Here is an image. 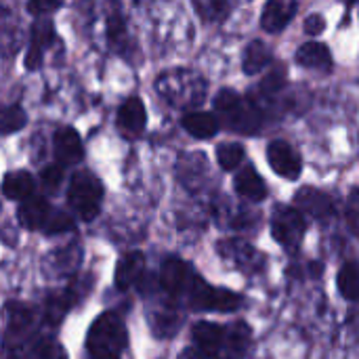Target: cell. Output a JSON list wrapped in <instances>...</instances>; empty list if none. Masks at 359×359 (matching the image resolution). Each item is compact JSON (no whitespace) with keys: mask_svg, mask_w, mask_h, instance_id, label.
<instances>
[{"mask_svg":"<svg viewBox=\"0 0 359 359\" xmlns=\"http://www.w3.org/2000/svg\"><path fill=\"white\" fill-rule=\"evenodd\" d=\"M181 359H215V358H212V355H206V353H202V351H185Z\"/></svg>","mask_w":359,"mask_h":359,"instance_id":"obj_34","label":"cell"},{"mask_svg":"<svg viewBox=\"0 0 359 359\" xmlns=\"http://www.w3.org/2000/svg\"><path fill=\"white\" fill-rule=\"evenodd\" d=\"M50 206L44 198L40 196H29L27 200H23V204L19 206L17 210V217H19V223L21 227L29 229V231H36V229H44L48 217H50Z\"/></svg>","mask_w":359,"mask_h":359,"instance_id":"obj_13","label":"cell"},{"mask_svg":"<svg viewBox=\"0 0 359 359\" xmlns=\"http://www.w3.org/2000/svg\"><path fill=\"white\" fill-rule=\"evenodd\" d=\"M191 280H194V273L185 261H181V259L164 261V265L160 269V284L170 297H179V294L187 292Z\"/></svg>","mask_w":359,"mask_h":359,"instance_id":"obj_7","label":"cell"},{"mask_svg":"<svg viewBox=\"0 0 359 359\" xmlns=\"http://www.w3.org/2000/svg\"><path fill=\"white\" fill-rule=\"evenodd\" d=\"M349 227L353 233H358V189H353L349 198Z\"/></svg>","mask_w":359,"mask_h":359,"instance_id":"obj_33","label":"cell"},{"mask_svg":"<svg viewBox=\"0 0 359 359\" xmlns=\"http://www.w3.org/2000/svg\"><path fill=\"white\" fill-rule=\"evenodd\" d=\"M189 305L196 311H217V313H231L240 307V297L231 290H221L215 286H208L202 278L194 276L189 288Z\"/></svg>","mask_w":359,"mask_h":359,"instance_id":"obj_4","label":"cell"},{"mask_svg":"<svg viewBox=\"0 0 359 359\" xmlns=\"http://www.w3.org/2000/svg\"><path fill=\"white\" fill-rule=\"evenodd\" d=\"M339 290L341 294L347 299V301H355L358 299V288H359V280H358V265L353 261L345 263L339 271Z\"/></svg>","mask_w":359,"mask_h":359,"instance_id":"obj_23","label":"cell"},{"mask_svg":"<svg viewBox=\"0 0 359 359\" xmlns=\"http://www.w3.org/2000/svg\"><path fill=\"white\" fill-rule=\"evenodd\" d=\"M297 11H299V4L290 2V0H271V2H267L265 8H263V17H261L263 29L273 32V34L282 32L292 21Z\"/></svg>","mask_w":359,"mask_h":359,"instance_id":"obj_11","label":"cell"},{"mask_svg":"<svg viewBox=\"0 0 359 359\" xmlns=\"http://www.w3.org/2000/svg\"><path fill=\"white\" fill-rule=\"evenodd\" d=\"M326 29V21H324V17L322 15H311V17H307V21H305V32L307 34H311V36H318V34H322Z\"/></svg>","mask_w":359,"mask_h":359,"instance_id":"obj_31","label":"cell"},{"mask_svg":"<svg viewBox=\"0 0 359 359\" xmlns=\"http://www.w3.org/2000/svg\"><path fill=\"white\" fill-rule=\"evenodd\" d=\"M215 107L217 111L225 118L227 126L246 135L257 133L259 128V118L261 114L257 111V107L252 103H248L246 99H242L238 93L233 90H221L215 97Z\"/></svg>","mask_w":359,"mask_h":359,"instance_id":"obj_3","label":"cell"},{"mask_svg":"<svg viewBox=\"0 0 359 359\" xmlns=\"http://www.w3.org/2000/svg\"><path fill=\"white\" fill-rule=\"evenodd\" d=\"M53 147H55V158L61 164H76L84 156L82 139L72 126H63L55 133L53 137Z\"/></svg>","mask_w":359,"mask_h":359,"instance_id":"obj_9","label":"cell"},{"mask_svg":"<svg viewBox=\"0 0 359 359\" xmlns=\"http://www.w3.org/2000/svg\"><path fill=\"white\" fill-rule=\"evenodd\" d=\"M294 202L299 204V212H307L309 217L318 219V221H324V219H330L332 212H334V204H332V198L320 189H313V187H303Z\"/></svg>","mask_w":359,"mask_h":359,"instance_id":"obj_8","label":"cell"},{"mask_svg":"<svg viewBox=\"0 0 359 359\" xmlns=\"http://www.w3.org/2000/svg\"><path fill=\"white\" fill-rule=\"evenodd\" d=\"M128 345V334L116 313L99 316L86 337V347L93 359H120Z\"/></svg>","mask_w":359,"mask_h":359,"instance_id":"obj_1","label":"cell"},{"mask_svg":"<svg viewBox=\"0 0 359 359\" xmlns=\"http://www.w3.org/2000/svg\"><path fill=\"white\" fill-rule=\"evenodd\" d=\"M27 116L17 105H0V135L17 133L25 126Z\"/></svg>","mask_w":359,"mask_h":359,"instance_id":"obj_22","label":"cell"},{"mask_svg":"<svg viewBox=\"0 0 359 359\" xmlns=\"http://www.w3.org/2000/svg\"><path fill=\"white\" fill-rule=\"evenodd\" d=\"M269 63H271V48H269L265 42L255 40V42H250V44L246 46L242 65H244V72H246L248 76L259 74V72L265 69Z\"/></svg>","mask_w":359,"mask_h":359,"instance_id":"obj_20","label":"cell"},{"mask_svg":"<svg viewBox=\"0 0 359 359\" xmlns=\"http://www.w3.org/2000/svg\"><path fill=\"white\" fill-rule=\"evenodd\" d=\"M34 359H67L61 345L55 341H40L34 347Z\"/></svg>","mask_w":359,"mask_h":359,"instance_id":"obj_28","label":"cell"},{"mask_svg":"<svg viewBox=\"0 0 359 359\" xmlns=\"http://www.w3.org/2000/svg\"><path fill=\"white\" fill-rule=\"evenodd\" d=\"M284 84H286V67L280 63V65H276V67L265 76L261 88H263L265 93H276V90H280Z\"/></svg>","mask_w":359,"mask_h":359,"instance_id":"obj_29","label":"cell"},{"mask_svg":"<svg viewBox=\"0 0 359 359\" xmlns=\"http://www.w3.org/2000/svg\"><path fill=\"white\" fill-rule=\"evenodd\" d=\"M183 128L196 137V139H210L219 133V120L208 114V111H191V114H185L183 120H181Z\"/></svg>","mask_w":359,"mask_h":359,"instance_id":"obj_18","label":"cell"},{"mask_svg":"<svg viewBox=\"0 0 359 359\" xmlns=\"http://www.w3.org/2000/svg\"><path fill=\"white\" fill-rule=\"evenodd\" d=\"M196 8L204 21H221L231 11V4H225L219 0H208V2H196Z\"/></svg>","mask_w":359,"mask_h":359,"instance_id":"obj_26","label":"cell"},{"mask_svg":"<svg viewBox=\"0 0 359 359\" xmlns=\"http://www.w3.org/2000/svg\"><path fill=\"white\" fill-rule=\"evenodd\" d=\"M61 6V2H27V11L34 15H46Z\"/></svg>","mask_w":359,"mask_h":359,"instance_id":"obj_32","label":"cell"},{"mask_svg":"<svg viewBox=\"0 0 359 359\" xmlns=\"http://www.w3.org/2000/svg\"><path fill=\"white\" fill-rule=\"evenodd\" d=\"M223 343H227V347L236 355H244V351H246V347L250 343V330H248V326L246 324H236L229 334L225 332V341Z\"/></svg>","mask_w":359,"mask_h":359,"instance_id":"obj_25","label":"cell"},{"mask_svg":"<svg viewBox=\"0 0 359 359\" xmlns=\"http://www.w3.org/2000/svg\"><path fill=\"white\" fill-rule=\"evenodd\" d=\"M145 122H147V111H145V105H143V101L139 97H130L120 105V109H118V128L124 135H128V137L139 135L145 128Z\"/></svg>","mask_w":359,"mask_h":359,"instance_id":"obj_10","label":"cell"},{"mask_svg":"<svg viewBox=\"0 0 359 359\" xmlns=\"http://www.w3.org/2000/svg\"><path fill=\"white\" fill-rule=\"evenodd\" d=\"M34 187H36V183H34L32 175L25 170L8 172L2 179V194L8 200H27L34 194Z\"/></svg>","mask_w":359,"mask_h":359,"instance_id":"obj_19","label":"cell"},{"mask_svg":"<svg viewBox=\"0 0 359 359\" xmlns=\"http://www.w3.org/2000/svg\"><path fill=\"white\" fill-rule=\"evenodd\" d=\"M61 177H63V168H61L59 164H50V166H46V168L42 170V183H44V187L50 189V191H53L55 187H59Z\"/></svg>","mask_w":359,"mask_h":359,"instance_id":"obj_30","label":"cell"},{"mask_svg":"<svg viewBox=\"0 0 359 359\" xmlns=\"http://www.w3.org/2000/svg\"><path fill=\"white\" fill-rule=\"evenodd\" d=\"M74 229V219L67 215V212H50L46 225H44V231L48 236H59V233H65V231H72Z\"/></svg>","mask_w":359,"mask_h":359,"instance_id":"obj_27","label":"cell"},{"mask_svg":"<svg viewBox=\"0 0 359 359\" xmlns=\"http://www.w3.org/2000/svg\"><path fill=\"white\" fill-rule=\"evenodd\" d=\"M244 154L246 149L240 143H221L217 147V162L223 170H233L242 164Z\"/></svg>","mask_w":359,"mask_h":359,"instance_id":"obj_24","label":"cell"},{"mask_svg":"<svg viewBox=\"0 0 359 359\" xmlns=\"http://www.w3.org/2000/svg\"><path fill=\"white\" fill-rule=\"evenodd\" d=\"M143 255L141 252H128L124 255L118 265H116V276H114V282H116V288L118 290H128L141 276L143 271Z\"/></svg>","mask_w":359,"mask_h":359,"instance_id":"obj_15","label":"cell"},{"mask_svg":"<svg viewBox=\"0 0 359 359\" xmlns=\"http://www.w3.org/2000/svg\"><path fill=\"white\" fill-rule=\"evenodd\" d=\"M236 191L252 202H261L267 198V185L263 181V177L255 170V166H246L236 175Z\"/></svg>","mask_w":359,"mask_h":359,"instance_id":"obj_14","label":"cell"},{"mask_svg":"<svg viewBox=\"0 0 359 359\" xmlns=\"http://www.w3.org/2000/svg\"><path fill=\"white\" fill-rule=\"evenodd\" d=\"M305 229H307L305 217L297 208H290V206L276 208L273 219H271V233L284 248L288 250L299 248V244L303 242Z\"/></svg>","mask_w":359,"mask_h":359,"instance_id":"obj_5","label":"cell"},{"mask_svg":"<svg viewBox=\"0 0 359 359\" xmlns=\"http://www.w3.org/2000/svg\"><path fill=\"white\" fill-rule=\"evenodd\" d=\"M297 63L309 69H330L332 55L330 48L322 42H307L297 50Z\"/></svg>","mask_w":359,"mask_h":359,"instance_id":"obj_17","label":"cell"},{"mask_svg":"<svg viewBox=\"0 0 359 359\" xmlns=\"http://www.w3.org/2000/svg\"><path fill=\"white\" fill-rule=\"evenodd\" d=\"M267 160H269V166L273 168V172H278L284 179L294 181L303 172V160H301L299 151L286 141H271L267 147Z\"/></svg>","mask_w":359,"mask_h":359,"instance_id":"obj_6","label":"cell"},{"mask_svg":"<svg viewBox=\"0 0 359 359\" xmlns=\"http://www.w3.org/2000/svg\"><path fill=\"white\" fill-rule=\"evenodd\" d=\"M194 341L198 345V349L206 355H212L223 347L225 341V330L219 324H210V322H200L194 326Z\"/></svg>","mask_w":359,"mask_h":359,"instance_id":"obj_16","label":"cell"},{"mask_svg":"<svg viewBox=\"0 0 359 359\" xmlns=\"http://www.w3.org/2000/svg\"><path fill=\"white\" fill-rule=\"evenodd\" d=\"M55 40V32H53V23L48 19H40L34 23L32 27V42H29V50L25 57V65L27 69H36L42 63V53L53 44Z\"/></svg>","mask_w":359,"mask_h":359,"instance_id":"obj_12","label":"cell"},{"mask_svg":"<svg viewBox=\"0 0 359 359\" xmlns=\"http://www.w3.org/2000/svg\"><path fill=\"white\" fill-rule=\"evenodd\" d=\"M67 202L72 210L78 215V219L82 221L97 219L101 210V202H103L101 181L90 172H76L67 189Z\"/></svg>","mask_w":359,"mask_h":359,"instance_id":"obj_2","label":"cell"},{"mask_svg":"<svg viewBox=\"0 0 359 359\" xmlns=\"http://www.w3.org/2000/svg\"><path fill=\"white\" fill-rule=\"evenodd\" d=\"M4 324L11 334H25L34 324V316L27 307L11 303L4 307Z\"/></svg>","mask_w":359,"mask_h":359,"instance_id":"obj_21","label":"cell"}]
</instances>
